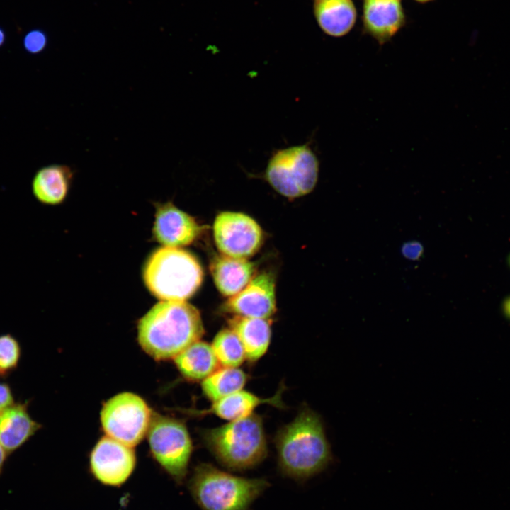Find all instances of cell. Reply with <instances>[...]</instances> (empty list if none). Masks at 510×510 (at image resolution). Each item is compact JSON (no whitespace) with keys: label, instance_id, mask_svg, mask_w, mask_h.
Returning a JSON list of instances; mask_svg holds the SVG:
<instances>
[{"label":"cell","instance_id":"cell-1","mask_svg":"<svg viewBox=\"0 0 510 510\" xmlns=\"http://www.w3.org/2000/svg\"><path fill=\"white\" fill-rule=\"evenodd\" d=\"M274 443L280 472L297 481L319 474L332 460L322 420L309 407L277 431Z\"/></svg>","mask_w":510,"mask_h":510},{"label":"cell","instance_id":"cell-2","mask_svg":"<svg viewBox=\"0 0 510 510\" xmlns=\"http://www.w3.org/2000/svg\"><path fill=\"white\" fill-rule=\"evenodd\" d=\"M138 341L157 361L174 358L204 334L200 312L185 301L162 300L139 321Z\"/></svg>","mask_w":510,"mask_h":510},{"label":"cell","instance_id":"cell-3","mask_svg":"<svg viewBox=\"0 0 510 510\" xmlns=\"http://www.w3.org/2000/svg\"><path fill=\"white\" fill-rule=\"evenodd\" d=\"M205 446L226 468L242 471L254 468L267 456L262 418L254 413L222 426L201 431Z\"/></svg>","mask_w":510,"mask_h":510},{"label":"cell","instance_id":"cell-4","mask_svg":"<svg viewBox=\"0 0 510 510\" xmlns=\"http://www.w3.org/2000/svg\"><path fill=\"white\" fill-rule=\"evenodd\" d=\"M269 486L264 478L239 477L210 463L198 465L188 484L202 510H249Z\"/></svg>","mask_w":510,"mask_h":510},{"label":"cell","instance_id":"cell-5","mask_svg":"<svg viewBox=\"0 0 510 510\" xmlns=\"http://www.w3.org/2000/svg\"><path fill=\"white\" fill-rule=\"evenodd\" d=\"M143 278L148 290L158 299L185 301L200 288L203 271L198 259L190 252L164 246L148 258Z\"/></svg>","mask_w":510,"mask_h":510},{"label":"cell","instance_id":"cell-6","mask_svg":"<svg viewBox=\"0 0 510 510\" xmlns=\"http://www.w3.org/2000/svg\"><path fill=\"white\" fill-rule=\"evenodd\" d=\"M319 169V159L307 143L276 150L268 162L264 177L278 193L295 198L314 190Z\"/></svg>","mask_w":510,"mask_h":510},{"label":"cell","instance_id":"cell-7","mask_svg":"<svg viewBox=\"0 0 510 510\" xmlns=\"http://www.w3.org/2000/svg\"><path fill=\"white\" fill-rule=\"evenodd\" d=\"M148 439L154 458L176 483L181 484L193 450L186 425L180 420L152 412Z\"/></svg>","mask_w":510,"mask_h":510},{"label":"cell","instance_id":"cell-8","mask_svg":"<svg viewBox=\"0 0 510 510\" xmlns=\"http://www.w3.org/2000/svg\"><path fill=\"white\" fill-rule=\"evenodd\" d=\"M152 414L146 402L138 395L123 392L104 404L101 420L108 436L133 447L148 431Z\"/></svg>","mask_w":510,"mask_h":510},{"label":"cell","instance_id":"cell-9","mask_svg":"<svg viewBox=\"0 0 510 510\" xmlns=\"http://www.w3.org/2000/svg\"><path fill=\"white\" fill-rule=\"evenodd\" d=\"M216 246L224 255L246 259L254 254L262 242V231L249 216L235 212H222L213 224Z\"/></svg>","mask_w":510,"mask_h":510},{"label":"cell","instance_id":"cell-10","mask_svg":"<svg viewBox=\"0 0 510 510\" xmlns=\"http://www.w3.org/2000/svg\"><path fill=\"white\" fill-rule=\"evenodd\" d=\"M136 464L132 447L109 436L101 438L90 455V469L101 483L119 487L132 475Z\"/></svg>","mask_w":510,"mask_h":510},{"label":"cell","instance_id":"cell-11","mask_svg":"<svg viewBox=\"0 0 510 510\" xmlns=\"http://www.w3.org/2000/svg\"><path fill=\"white\" fill-rule=\"evenodd\" d=\"M225 312L237 316L268 319L276 311L275 280L271 273H262L224 304Z\"/></svg>","mask_w":510,"mask_h":510},{"label":"cell","instance_id":"cell-12","mask_svg":"<svg viewBox=\"0 0 510 510\" xmlns=\"http://www.w3.org/2000/svg\"><path fill=\"white\" fill-rule=\"evenodd\" d=\"M156 210L153 236L164 246L178 248L188 245L203 231V227L191 216L171 202L157 203Z\"/></svg>","mask_w":510,"mask_h":510},{"label":"cell","instance_id":"cell-13","mask_svg":"<svg viewBox=\"0 0 510 510\" xmlns=\"http://www.w3.org/2000/svg\"><path fill=\"white\" fill-rule=\"evenodd\" d=\"M285 386L282 385L271 397L262 398L246 390H240L227 397L212 402L210 407L204 409L186 410L196 416L215 415L230 421L247 417L255 409L262 404H269L278 409H284L282 395Z\"/></svg>","mask_w":510,"mask_h":510},{"label":"cell","instance_id":"cell-14","mask_svg":"<svg viewBox=\"0 0 510 510\" xmlns=\"http://www.w3.org/2000/svg\"><path fill=\"white\" fill-rule=\"evenodd\" d=\"M71 166L52 164L40 168L31 181L34 198L41 204L57 205L64 202L74 177Z\"/></svg>","mask_w":510,"mask_h":510},{"label":"cell","instance_id":"cell-15","mask_svg":"<svg viewBox=\"0 0 510 510\" xmlns=\"http://www.w3.org/2000/svg\"><path fill=\"white\" fill-rule=\"evenodd\" d=\"M210 268L217 288L223 295L228 297L236 295L245 288L254 273L252 262L224 254L215 256Z\"/></svg>","mask_w":510,"mask_h":510},{"label":"cell","instance_id":"cell-16","mask_svg":"<svg viewBox=\"0 0 510 510\" xmlns=\"http://www.w3.org/2000/svg\"><path fill=\"white\" fill-rule=\"evenodd\" d=\"M399 0H365L363 20L368 32L380 42L390 38L404 22Z\"/></svg>","mask_w":510,"mask_h":510},{"label":"cell","instance_id":"cell-17","mask_svg":"<svg viewBox=\"0 0 510 510\" xmlns=\"http://www.w3.org/2000/svg\"><path fill=\"white\" fill-rule=\"evenodd\" d=\"M28 402L13 404L0 414V443L10 454L20 448L41 427L28 411Z\"/></svg>","mask_w":510,"mask_h":510},{"label":"cell","instance_id":"cell-18","mask_svg":"<svg viewBox=\"0 0 510 510\" xmlns=\"http://www.w3.org/2000/svg\"><path fill=\"white\" fill-rule=\"evenodd\" d=\"M230 328L239 338L246 359L256 362L267 351L271 339V329L267 319L235 315L228 320Z\"/></svg>","mask_w":510,"mask_h":510},{"label":"cell","instance_id":"cell-19","mask_svg":"<svg viewBox=\"0 0 510 510\" xmlns=\"http://www.w3.org/2000/svg\"><path fill=\"white\" fill-rule=\"evenodd\" d=\"M174 359L181 375L192 381L203 380L220 365L212 346L200 340L191 344Z\"/></svg>","mask_w":510,"mask_h":510},{"label":"cell","instance_id":"cell-20","mask_svg":"<svg viewBox=\"0 0 510 510\" xmlns=\"http://www.w3.org/2000/svg\"><path fill=\"white\" fill-rule=\"evenodd\" d=\"M314 13L324 32L335 37L348 33L356 18L351 0H315Z\"/></svg>","mask_w":510,"mask_h":510},{"label":"cell","instance_id":"cell-21","mask_svg":"<svg viewBox=\"0 0 510 510\" xmlns=\"http://www.w3.org/2000/svg\"><path fill=\"white\" fill-rule=\"evenodd\" d=\"M247 380L248 375L242 370L224 367L202 380V391L206 398L214 402L242 390Z\"/></svg>","mask_w":510,"mask_h":510},{"label":"cell","instance_id":"cell-22","mask_svg":"<svg viewBox=\"0 0 510 510\" xmlns=\"http://www.w3.org/2000/svg\"><path fill=\"white\" fill-rule=\"evenodd\" d=\"M211 346L220 365L223 367L238 368L246 359L242 343L230 328L220 330Z\"/></svg>","mask_w":510,"mask_h":510},{"label":"cell","instance_id":"cell-23","mask_svg":"<svg viewBox=\"0 0 510 510\" xmlns=\"http://www.w3.org/2000/svg\"><path fill=\"white\" fill-rule=\"evenodd\" d=\"M21 356L18 341L12 335L0 336V376H4L15 369Z\"/></svg>","mask_w":510,"mask_h":510},{"label":"cell","instance_id":"cell-24","mask_svg":"<svg viewBox=\"0 0 510 510\" xmlns=\"http://www.w3.org/2000/svg\"><path fill=\"white\" fill-rule=\"evenodd\" d=\"M47 37L40 30H33L24 38L23 45L30 53L37 54L42 52L47 45Z\"/></svg>","mask_w":510,"mask_h":510},{"label":"cell","instance_id":"cell-25","mask_svg":"<svg viewBox=\"0 0 510 510\" xmlns=\"http://www.w3.org/2000/svg\"><path fill=\"white\" fill-rule=\"evenodd\" d=\"M422 245L415 241L405 243L402 248V252L404 257L409 260H418L423 254Z\"/></svg>","mask_w":510,"mask_h":510},{"label":"cell","instance_id":"cell-26","mask_svg":"<svg viewBox=\"0 0 510 510\" xmlns=\"http://www.w3.org/2000/svg\"><path fill=\"white\" fill-rule=\"evenodd\" d=\"M13 404V397L9 386L6 383H0V414Z\"/></svg>","mask_w":510,"mask_h":510},{"label":"cell","instance_id":"cell-27","mask_svg":"<svg viewBox=\"0 0 510 510\" xmlns=\"http://www.w3.org/2000/svg\"><path fill=\"white\" fill-rule=\"evenodd\" d=\"M6 455L7 453L0 443V474L1 473L3 470V467L6 459Z\"/></svg>","mask_w":510,"mask_h":510},{"label":"cell","instance_id":"cell-28","mask_svg":"<svg viewBox=\"0 0 510 510\" xmlns=\"http://www.w3.org/2000/svg\"><path fill=\"white\" fill-rule=\"evenodd\" d=\"M5 40L4 32L0 29V46L2 45Z\"/></svg>","mask_w":510,"mask_h":510},{"label":"cell","instance_id":"cell-29","mask_svg":"<svg viewBox=\"0 0 510 510\" xmlns=\"http://www.w3.org/2000/svg\"><path fill=\"white\" fill-rule=\"evenodd\" d=\"M416 1H421V2H424V1H429V0H416Z\"/></svg>","mask_w":510,"mask_h":510}]
</instances>
